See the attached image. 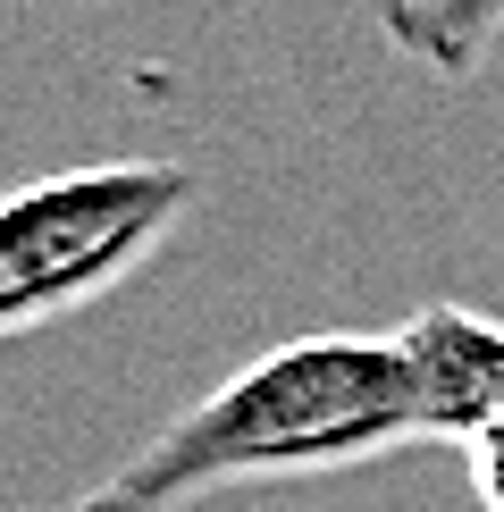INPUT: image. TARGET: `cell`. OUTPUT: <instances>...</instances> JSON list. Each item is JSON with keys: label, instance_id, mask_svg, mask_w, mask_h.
Masks as SVG:
<instances>
[{"label": "cell", "instance_id": "8992f818", "mask_svg": "<svg viewBox=\"0 0 504 512\" xmlns=\"http://www.w3.org/2000/svg\"><path fill=\"white\" fill-rule=\"evenodd\" d=\"M68 512H143V504H135V496H118V487H110V479H101V487H93V496H84V504H68Z\"/></svg>", "mask_w": 504, "mask_h": 512}, {"label": "cell", "instance_id": "7a4b0ae2", "mask_svg": "<svg viewBox=\"0 0 504 512\" xmlns=\"http://www.w3.org/2000/svg\"><path fill=\"white\" fill-rule=\"evenodd\" d=\"M202 177L185 160H101L0 194V336L101 303L177 236Z\"/></svg>", "mask_w": 504, "mask_h": 512}, {"label": "cell", "instance_id": "5b68a950", "mask_svg": "<svg viewBox=\"0 0 504 512\" xmlns=\"http://www.w3.org/2000/svg\"><path fill=\"white\" fill-rule=\"evenodd\" d=\"M462 462H471V496L488 504V512H504V420L462 445Z\"/></svg>", "mask_w": 504, "mask_h": 512}, {"label": "cell", "instance_id": "3957f363", "mask_svg": "<svg viewBox=\"0 0 504 512\" xmlns=\"http://www.w3.org/2000/svg\"><path fill=\"white\" fill-rule=\"evenodd\" d=\"M404 345L420 361V403H429V445H471L504 420V319L471 303H429L404 319Z\"/></svg>", "mask_w": 504, "mask_h": 512}, {"label": "cell", "instance_id": "277c9868", "mask_svg": "<svg viewBox=\"0 0 504 512\" xmlns=\"http://www.w3.org/2000/svg\"><path fill=\"white\" fill-rule=\"evenodd\" d=\"M378 34L429 76H471L504 34V0H378Z\"/></svg>", "mask_w": 504, "mask_h": 512}, {"label": "cell", "instance_id": "6da1fadb", "mask_svg": "<svg viewBox=\"0 0 504 512\" xmlns=\"http://www.w3.org/2000/svg\"><path fill=\"white\" fill-rule=\"evenodd\" d=\"M395 445H429V403H420V361L404 328L387 336H294L219 378L194 412H177L110 479L143 512H185L210 487L252 479H311L353 471Z\"/></svg>", "mask_w": 504, "mask_h": 512}]
</instances>
